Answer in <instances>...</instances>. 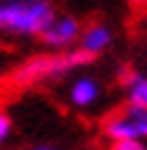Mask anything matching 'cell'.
Returning <instances> with one entry per match:
<instances>
[{"label":"cell","instance_id":"1","mask_svg":"<svg viewBox=\"0 0 147 150\" xmlns=\"http://www.w3.org/2000/svg\"><path fill=\"white\" fill-rule=\"evenodd\" d=\"M57 18L49 0H0V31L13 36H41Z\"/></svg>","mask_w":147,"mask_h":150},{"label":"cell","instance_id":"2","mask_svg":"<svg viewBox=\"0 0 147 150\" xmlns=\"http://www.w3.org/2000/svg\"><path fill=\"white\" fill-rule=\"evenodd\" d=\"M93 57H88L80 49H67V52H54V54H41V57H31L21 67H15L11 73L13 86H31L39 80L49 78H62L75 67H85Z\"/></svg>","mask_w":147,"mask_h":150},{"label":"cell","instance_id":"3","mask_svg":"<svg viewBox=\"0 0 147 150\" xmlns=\"http://www.w3.org/2000/svg\"><path fill=\"white\" fill-rule=\"evenodd\" d=\"M80 34H83V26H80V21L75 16H57L44 29V34L39 39L46 47L57 49V52H67L70 47H75L80 42Z\"/></svg>","mask_w":147,"mask_h":150},{"label":"cell","instance_id":"4","mask_svg":"<svg viewBox=\"0 0 147 150\" xmlns=\"http://www.w3.org/2000/svg\"><path fill=\"white\" fill-rule=\"evenodd\" d=\"M114 42V31L108 29L106 23H90L83 29L80 34V42H77V49L85 52L88 57H98L101 52H106Z\"/></svg>","mask_w":147,"mask_h":150},{"label":"cell","instance_id":"5","mask_svg":"<svg viewBox=\"0 0 147 150\" xmlns=\"http://www.w3.org/2000/svg\"><path fill=\"white\" fill-rule=\"evenodd\" d=\"M101 98V83L90 75H80L75 78L72 86H70V104L75 109H90Z\"/></svg>","mask_w":147,"mask_h":150},{"label":"cell","instance_id":"6","mask_svg":"<svg viewBox=\"0 0 147 150\" xmlns=\"http://www.w3.org/2000/svg\"><path fill=\"white\" fill-rule=\"evenodd\" d=\"M103 135L108 137L111 142H124V140H139L134 122L121 111V114H111L108 119L103 122Z\"/></svg>","mask_w":147,"mask_h":150},{"label":"cell","instance_id":"7","mask_svg":"<svg viewBox=\"0 0 147 150\" xmlns=\"http://www.w3.org/2000/svg\"><path fill=\"white\" fill-rule=\"evenodd\" d=\"M124 86H127L129 106L147 109V75H139V73H124Z\"/></svg>","mask_w":147,"mask_h":150},{"label":"cell","instance_id":"8","mask_svg":"<svg viewBox=\"0 0 147 150\" xmlns=\"http://www.w3.org/2000/svg\"><path fill=\"white\" fill-rule=\"evenodd\" d=\"M129 119L134 122V127H137V135L139 140H145L147 142V109H137V106H127V111H124Z\"/></svg>","mask_w":147,"mask_h":150},{"label":"cell","instance_id":"9","mask_svg":"<svg viewBox=\"0 0 147 150\" xmlns=\"http://www.w3.org/2000/svg\"><path fill=\"white\" fill-rule=\"evenodd\" d=\"M111 150H147L145 140H124V142H111Z\"/></svg>","mask_w":147,"mask_h":150},{"label":"cell","instance_id":"10","mask_svg":"<svg viewBox=\"0 0 147 150\" xmlns=\"http://www.w3.org/2000/svg\"><path fill=\"white\" fill-rule=\"evenodd\" d=\"M11 129H13V122H11V117L0 109V145L11 137Z\"/></svg>","mask_w":147,"mask_h":150},{"label":"cell","instance_id":"11","mask_svg":"<svg viewBox=\"0 0 147 150\" xmlns=\"http://www.w3.org/2000/svg\"><path fill=\"white\" fill-rule=\"evenodd\" d=\"M34 150H57V148H52V145H39V148H34Z\"/></svg>","mask_w":147,"mask_h":150},{"label":"cell","instance_id":"12","mask_svg":"<svg viewBox=\"0 0 147 150\" xmlns=\"http://www.w3.org/2000/svg\"><path fill=\"white\" fill-rule=\"evenodd\" d=\"M132 3H147V0H132Z\"/></svg>","mask_w":147,"mask_h":150}]
</instances>
